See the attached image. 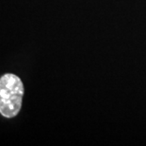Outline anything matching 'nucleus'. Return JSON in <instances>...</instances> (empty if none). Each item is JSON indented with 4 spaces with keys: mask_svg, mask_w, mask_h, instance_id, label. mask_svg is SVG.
<instances>
[{
    "mask_svg": "<svg viewBox=\"0 0 146 146\" xmlns=\"http://www.w3.org/2000/svg\"><path fill=\"white\" fill-rule=\"evenodd\" d=\"M24 85L15 74L6 73L0 77V114L11 119L19 114L24 97Z\"/></svg>",
    "mask_w": 146,
    "mask_h": 146,
    "instance_id": "nucleus-1",
    "label": "nucleus"
}]
</instances>
